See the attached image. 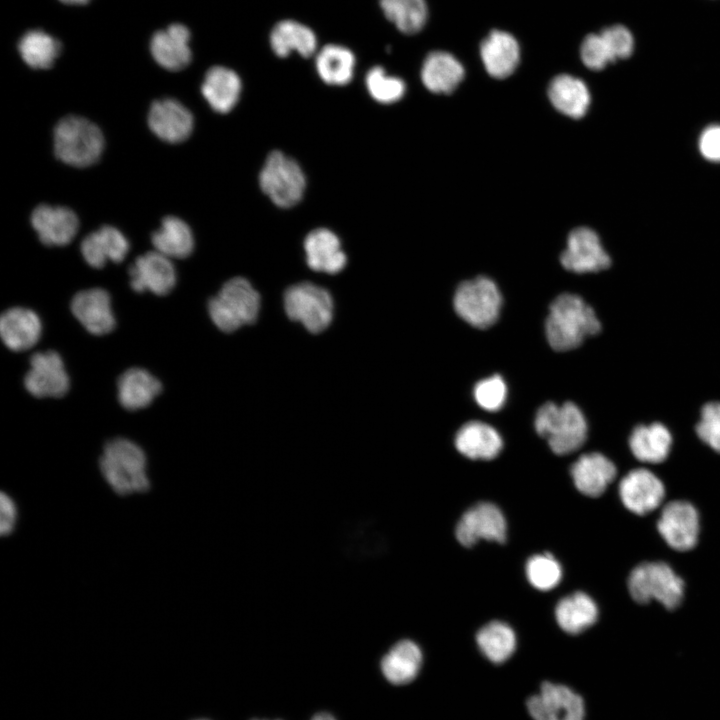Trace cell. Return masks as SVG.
<instances>
[{"instance_id":"ffe728a7","label":"cell","mask_w":720,"mask_h":720,"mask_svg":"<svg viewBox=\"0 0 720 720\" xmlns=\"http://www.w3.org/2000/svg\"><path fill=\"white\" fill-rule=\"evenodd\" d=\"M31 223L40 241L47 246H64L78 231L76 214L67 207L39 205L31 215Z\"/></svg>"},{"instance_id":"f1b7e54d","label":"cell","mask_w":720,"mask_h":720,"mask_svg":"<svg viewBox=\"0 0 720 720\" xmlns=\"http://www.w3.org/2000/svg\"><path fill=\"white\" fill-rule=\"evenodd\" d=\"M457 450L470 459L490 460L498 456L503 447L500 434L480 421L465 423L456 433Z\"/></svg>"},{"instance_id":"cb8c5ba5","label":"cell","mask_w":720,"mask_h":720,"mask_svg":"<svg viewBox=\"0 0 720 720\" xmlns=\"http://www.w3.org/2000/svg\"><path fill=\"white\" fill-rule=\"evenodd\" d=\"M481 59L489 75L497 79L510 76L520 60V48L510 33L493 30L482 41Z\"/></svg>"},{"instance_id":"4316f807","label":"cell","mask_w":720,"mask_h":720,"mask_svg":"<svg viewBox=\"0 0 720 720\" xmlns=\"http://www.w3.org/2000/svg\"><path fill=\"white\" fill-rule=\"evenodd\" d=\"M161 391V382L144 368H130L117 381L119 403L130 411L146 408Z\"/></svg>"},{"instance_id":"9c48e42d","label":"cell","mask_w":720,"mask_h":720,"mask_svg":"<svg viewBox=\"0 0 720 720\" xmlns=\"http://www.w3.org/2000/svg\"><path fill=\"white\" fill-rule=\"evenodd\" d=\"M284 308L291 320L302 323L311 333L325 330L333 317L330 293L310 282L289 287L284 294Z\"/></svg>"},{"instance_id":"6da1fadb","label":"cell","mask_w":720,"mask_h":720,"mask_svg":"<svg viewBox=\"0 0 720 720\" xmlns=\"http://www.w3.org/2000/svg\"><path fill=\"white\" fill-rule=\"evenodd\" d=\"M600 329L601 324L594 310L578 295L560 294L549 306L545 331L548 343L554 350L574 349Z\"/></svg>"},{"instance_id":"ab89813d","label":"cell","mask_w":720,"mask_h":720,"mask_svg":"<svg viewBox=\"0 0 720 720\" xmlns=\"http://www.w3.org/2000/svg\"><path fill=\"white\" fill-rule=\"evenodd\" d=\"M386 18L405 34H415L425 25L428 7L425 0H379Z\"/></svg>"},{"instance_id":"7402d4cb","label":"cell","mask_w":720,"mask_h":720,"mask_svg":"<svg viewBox=\"0 0 720 720\" xmlns=\"http://www.w3.org/2000/svg\"><path fill=\"white\" fill-rule=\"evenodd\" d=\"M42 323L36 312L12 307L0 318V336L5 346L15 352L32 348L40 339Z\"/></svg>"},{"instance_id":"74e56055","label":"cell","mask_w":720,"mask_h":720,"mask_svg":"<svg viewBox=\"0 0 720 720\" xmlns=\"http://www.w3.org/2000/svg\"><path fill=\"white\" fill-rule=\"evenodd\" d=\"M476 642L482 654L495 664L505 662L516 649L513 629L501 621H492L483 626L476 634Z\"/></svg>"},{"instance_id":"5bb4252c","label":"cell","mask_w":720,"mask_h":720,"mask_svg":"<svg viewBox=\"0 0 720 720\" xmlns=\"http://www.w3.org/2000/svg\"><path fill=\"white\" fill-rule=\"evenodd\" d=\"M658 531L666 543L677 551L692 549L698 540L699 515L686 501H673L662 510L657 523Z\"/></svg>"},{"instance_id":"8992f818","label":"cell","mask_w":720,"mask_h":720,"mask_svg":"<svg viewBox=\"0 0 720 720\" xmlns=\"http://www.w3.org/2000/svg\"><path fill=\"white\" fill-rule=\"evenodd\" d=\"M628 589L638 603L657 600L667 609L673 610L683 599L684 582L668 564L644 562L631 571Z\"/></svg>"},{"instance_id":"4dcf8cb0","label":"cell","mask_w":720,"mask_h":720,"mask_svg":"<svg viewBox=\"0 0 720 720\" xmlns=\"http://www.w3.org/2000/svg\"><path fill=\"white\" fill-rule=\"evenodd\" d=\"M241 87V80L233 70L214 66L206 72L201 90L214 111L227 113L238 102Z\"/></svg>"},{"instance_id":"30bf717a","label":"cell","mask_w":720,"mask_h":720,"mask_svg":"<svg viewBox=\"0 0 720 720\" xmlns=\"http://www.w3.org/2000/svg\"><path fill=\"white\" fill-rule=\"evenodd\" d=\"M529 714L534 720H584L585 706L582 697L562 684L544 682L539 692L527 701Z\"/></svg>"},{"instance_id":"836d02e7","label":"cell","mask_w":720,"mask_h":720,"mask_svg":"<svg viewBox=\"0 0 720 720\" xmlns=\"http://www.w3.org/2000/svg\"><path fill=\"white\" fill-rule=\"evenodd\" d=\"M672 436L661 423L639 425L629 438L633 455L642 462L660 463L664 461L671 448Z\"/></svg>"},{"instance_id":"5b68a950","label":"cell","mask_w":720,"mask_h":720,"mask_svg":"<svg viewBox=\"0 0 720 720\" xmlns=\"http://www.w3.org/2000/svg\"><path fill=\"white\" fill-rule=\"evenodd\" d=\"M260 309V295L242 277L227 281L208 303L212 322L223 332H233L253 323Z\"/></svg>"},{"instance_id":"ba28073f","label":"cell","mask_w":720,"mask_h":720,"mask_svg":"<svg viewBox=\"0 0 720 720\" xmlns=\"http://www.w3.org/2000/svg\"><path fill=\"white\" fill-rule=\"evenodd\" d=\"M456 313L476 328H488L498 319L502 295L493 280L478 276L462 282L456 289L454 300Z\"/></svg>"},{"instance_id":"f35d334b","label":"cell","mask_w":720,"mask_h":720,"mask_svg":"<svg viewBox=\"0 0 720 720\" xmlns=\"http://www.w3.org/2000/svg\"><path fill=\"white\" fill-rule=\"evenodd\" d=\"M23 61L33 69L50 68L61 51L60 43L42 30L26 32L18 43Z\"/></svg>"},{"instance_id":"83f0119b","label":"cell","mask_w":720,"mask_h":720,"mask_svg":"<svg viewBox=\"0 0 720 720\" xmlns=\"http://www.w3.org/2000/svg\"><path fill=\"white\" fill-rule=\"evenodd\" d=\"M423 662L420 647L410 639L397 641L381 658L380 670L390 683L403 685L418 675Z\"/></svg>"},{"instance_id":"f907efd6","label":"cell","mask_w":720,"mask_h":720,"mask_svg":"<svg viewBox=\"0 0 720 720\" xmlns=\"http://www.w3.org/2000/svg\"><path fill=\"white\" fill-rule=\"evenodd\" d=\"M197 720H207V719H197Z\"/></svg>"},{"instance_id":"2e32d148","label":"cell","mask_w":720,"mask_h":720,"mask_svg":"<svg viewBox=\"0 0 720 720\" xmlns=\"http://www.w3.org/2000/svg\"><path fill=\"white\" fill-rule=\"evenodd\" d=\"M130 286L138 293L157 296L170 293L176 284V270L170 258L153 251L140 255L129 267Z\"/></svg>"},{"instance_id":"d6986e66","label":"cell","mask_w":720,"mask_h":720,"mask_svg":"<svg viewBox=\"0 0 720 720\" xmlns=\"http://www.w3.org/2000/svg\"><path fill=\"white\" fill-rule=\"evenodd\" d=\"M148 124L158 138L169 143H179L190 136L193 116L183 104L167 98L152 103Z\"/></svg>"},{"instance_id":"1f68e13d","label":"cell","mask_w":720,"mask_h":720,"mask_svg":"<svg viewBox=\"0 0 720 720\" xmlns=\"http://www.w3.org/2000/svg\"><path fill=\"white\" fill-rule=\"evenodd\" d=\"M548 96L559 112L574 119L583 117L590 105L585 83L568 74L558 75L550 82Z\"/></svg>"},{"instance_id":"4fadbf2b","label":"cell","mask_w":720,"mask_h":720,"mask_svg":"<svg viewBox=\"0 0 720 720\" xmlns=\"http://www.w3.org/2000/svg\"><path fill=\"white\" fill-rule=\"evenodd\" d=\"M24 386L37 398L64 396L69 390L70 380L61 356L52 350L33 354Z\"/></svg>"},{"instance_id":"9a60e30c","label":"cell","mask_w":720,"mask_h":720,"mask_svg":"<svg viewBox=\"0 0 720 720\" xmlns=\"http://www.w3.org/2000/svg\"><path fill=\"white\" fill-rule=\"evenodd\" d=\"M560 260L565 269L576 273L597 272L611 264L598 235L587 227L576 228L569 234Z\"/></svg>"},{"instance_id":"7a4b0ae2","label":"cell","mask_w":720,"mask_h":720,"mask_svg":"<svg viewBox=\"0 0 720 720\" xmlns=\"http://www.w3.org/2000/svg\"><path fill=\"white\" fill-rule=\"evenodd\" d=\"M100 471L115 493L120 496L149 490L147 460L142 448L125 438L108 441L99 460Z\"/></svg>"},{"instance_id":"d6a6232c","label":"cell","mask_w":720,"mask_h":720,"mask_svg":"<svg viewBox=\"0 0 720 720\" xmlns=\"http://www.w3.org/2000/svg\"><path fill=\"white\" fill-rule=\"evenodd\" d=\"M559 627L569 634H579L591 627L598 618V607L584 592H574L559 600L555 607Z\"/></svg>"},{"instance_id":"7c38bea8","label":"cell","mask_w":720,"mask_h":720,"mask_svg":"<svg viewBox=\"0 0 720 720\" xmlns=\"http://www.w3.org/2000/svg\"><path fill=\"white\" fill-rule=\"evenodd\" d=\"M458 542L471 547L478 540L485 539L504 543L507 524L502 511L493 503L480 502L464 512L455 530Z\"/></svg>"},{"instance_id":"bcb514c9","label":"cell","mask_w":720,"mask_h":720,"mask_svg":"<svg viewBox=\"0 0 720 720\" xmlns=\"http://www.w3.org/2000/svg\"><path fill=\"white\" fill-rule=\"evenodd\" d=\"M1 522H0V532L2 536H7L12 533V531L15 528L16 520H17V509L16 504L13 501V499L5 494L4 492L1 493Z\"/></svg>"},{"instance_id":"ac0fdd59","label":"cell","mask_w":720,"mask_h":720,"mask_svg":"<svg viewBox=\"0 0 720 720\" xmlns=\"http://www.w3.org/2000/svg\"><path fill=\"white\" fill-rule=\"evenodd\" d=\"M71 311L81 325L93 335L110 333L116 325L109 293L102 288L79 291L72 298Z\"/></svg>"},{"instance_id":"ee69618b","label":"cell","mask_w":720,"mask_h":720,"mask_svg":"<svg viewBox=\"0 0 720 720\" xmlns=\"http://www.w3.org/2000/svg\"><path fill=\"white\" fill-rule=\"evenodd\" d=\"M696 431L703 442L720 453V402L703 406Z\"/></svg>"},{"instance_id":"e575fe53","label":"cell","mask_w":720,"mask_h":720,"mask_svg":"<svg viewBox=\"0 0 720 720\" xmlns=\"http://www.w3.org/2000/svg\"><path fill=\"white\" fill-rule=\"evenodd\" d=\"M270 45L279 57L297 51L303 57L311 56L317 48L315 33L306 25L294 20L278 22L270 33Z\"/></svg>"},{"instance_id":"277c9868","label":"cell","mask_w":720,"mask_h":720,"mask_svg":"<svg viewBox=\"0 0 720 720\" xmlns=\"http://www.w3.org/2000/svg\"><path fill=\"white\" fill-rule=\"evenodd\" d=\"M103 148L102 132L83 117H64L54 129L55 155L68 165L90 166L100 158Z\"/></svg>"},{"instance_id":"681fc988","label":"cell","mask_w":720,"mask_h":720,"mask_svg":"<svg viewBox=\"0 0 720 720\" xmlns=\"http://www.w3.org/2000/svg\"><path fill=\"white\" fill-rule=\"evenodd\" d=\"M252 720H269V719H252ZM274 720H281V719H274Z\"/></svg>"},{"instance_id":"8fae6325","label":"cell","mask_w":720,"mask_h":720,"mask_svg":"<svg viewBox=\"0 0 720 720\" xmlns=\"http://www.w3.org/2000/svg\"><path fill=\"white\" fill-rule=\"evenodd\" d=\"M633 48L631 32L623 25H613L587 35L580 47V57L589 69L601 70L609 63L629 57Z\"/></svg>"},{"instance_id":"7dc6e473","label":"cell","mask_w":720,"mask_h":720,"mask_svg":"<svg viewBox=\"0 0 720 720\" xmlns=\"http://www.w3.org/2000/svg\"><path fill=\"white\" fill-rule=\"evenodd\" d=\"M311 720H337L333 714L327 711H321L315 713Z\"/></svg>"},{"instance_id":"d590c367","label":"cell","mask_w":720,"mask_h":720,"mask_svg":"<svg viewBox=\"0 0 720 720\" xmlns=\"http://www.w3.org/2000/svg\"><path fill=\"white\" fill-rule=\"evenodd\" d=\"M151 239L156 251L168 258H186L194 248L191 229L175 216L165 217Z\"/></svg>"},{"instance_id":"d4e9b609","label":"cell","mask_w":720,"mask_h":720,"mask_svg":"<svg viewBox=\"0 0 720 720\" xmlns=\"http://www.w3.org/2000/svg\"><path fill=\"white\" fill-rule=\"evenodd\" d=\"M129 251L126 237L112 226H103L87 235L81 243V253L93 268H102L108 262L119 263Z\"/></svg>"},{"instance_id":"484cf974","label":"cell","mask_w":720,"mask_h":720,"mask_svg":"<svg viewBox=\"0 0 720 720\" xmlns=\"http://www.w3.org/2000/svg\"><path fill=\"white\" fill-rule=\"evenodd\" d=\"M308 266L318 272L335 274L346 265L339 238L326 228L311 231L304 241Z\"/></svg>"},{"instance_id":"f546056e","label":"cell","mask_w":720,"mask_h":720,"mask_svg":"<svg viewBox=\"0 0 720 720\" xmlns=\"http://www.w3.org/2000/svg\"><path fill=\"white\" fill-rule=\"evenodd\" d=\"M464 68L450 53L434 51L427 55L421 69V80L434 93H451L463 80Z\"/></svg>"},{"instance_id":"3957f363","label":"cell","mask_w":720,"mask_h":720,"mask_svg":"<svg viewBox=\"0 0 720 720\" xmlns=\"http://www.w3.org/2000/svg\"><path fill=\"white\" fill-rule=\"evenodd\" d=\"M535 429L558 455L576 451L585 443L587 437L585 417L572 402H565L560 406L553 402L543 404L535 416Z\"/></svg>"},{"instance_id":"603a6c76","label":"cell","mask_w":720,"mask_h":720,"mask_svg":"<svg viewBox=\"0 0 720 720\" xmlns=\"http://www.w3.org/2000/svg\"><path fill=\"white\" fill-rule=\"evenodd\" d=\"M616 472L614 463L598 452L581 455L570 468L574 485L588 497L602 495Z\"/></svg>"},{"instance_id":"7bdbcfd3","label":"cell","mask_w":720,"mask_h":720,"mask_svg":"<svg viewBox=\"0 0 720 720\" xmlns=\"http://www.w3.org/2000/svg\"><path fill=\"white\" fill-rule=\"evenodd\" d=\"M506 394V384L500 375L481 380L474 387L476 402L489 411L500 409L505 402Z\"/></svg>"},{"instance_id":"f6af8a7d","label":"cell","mask_w":720,"mask_h":720,"mask_svg":"<svg viewBox=\"0 0 720 720\" xmlns=\"http://www.w3.org/2000/svg\"><path fill=\"white\" fill-rule=\"evenodd\" d=\"M699 150L707 160L720 162V125L704 129L699 138Z\"/></svg>"},{"instance_id":"c3c4849f","label":"cell","mask_w":720,"mask_h":720,"mask_svg":"<svg viewBox=\"0 0 720 720\" xmlns=\"http://www.w3.org/2000/svg\"><path fill=\"white\" fill-rule=\"evenodd\" d=\"M64 4L68 5H84L87 4L90 0H59Z\"/></svg>"},{"instance_id":"b9f144b4","label":"cell","mask_w":720,"mask_h":720,"mask_svg":"<svg viewBox=\"0 0 720 720\" xmlns=\"http://www.w3.org/2000/svg\"><path fill=\"white\" fill-rule=\"evenodd\" d=\"M526 575L533 587L548 591L559 584L562 568L552 554H537L528 559Z\"/></svg>"},{"instance_id":"52a82bcc","label":"cell","mask_w":720,"mask_h":720,"mask_svg":"<svg viewBox=\"0 0 720 720\" xmlns=\"http://www.w3.org/2000/svg\"><path fill=\"white\" fill-rule=\"evenodd\" d=\"M259 185L275 205L289 208L301 200L306 180L295 160L281 151H273L261 169Z\"/></svg>"},{"instance_id":"60d3db41","label":"cell","mask_w":720,"mask_h":720,"mask_svg":"<svg viewBox=\"0 0 720 720\" xmlns=\"http://www.w3.org/2000/svg\"><path fill=\"white\" fill-rule=\"evenodd\" d=\"M365 83L371 97L382 104L397 102L406 90L402 79L388 75L380 66H375L367 72Z\"/></svg>"},{"instance_id":"8d00e7d4","label":"cell","mask_w":720,"mask_h":720,"mask_svg":"<svg viewBox=\"0 0 720 720\" xmlns=\"http://www.w3.org/2000/svg\"><path fill=\"white\" fill-rule=\"evenodd\" d=\"M315 65L318 75L325 83L343 86L353 77L355 57L348 48L329 44L319 51Z\"/></svg>"},{"instance_id":"e0dca14e","label":"cell","mask_w":720,"mask_h":720,"mask_svg":"<svg viewBox=\"0 0 720 720\" xmlns=\"http://www.w3.org/2000/svg\"><path fill=\"white\" fill-rule=\"evenodd\" d=\"M619 495L627 509L635 514L645 515L662 503L665 488L655 474L639 468L630 471L621 480Z\"/></svg>"},{"instance_id":"44dd1931","label":"cell","mask_w":720,"mask_h":720,"mask_svg":"<svg viewBox=\"0 0 720 720\" xmlns=\"http://www.w3.org/2000/svg\"><path fill=\"white\" fill-rule=\"evenodd\" d=\"M189 41L188 28L183 24L175 23L153 34L150 51L160 66L170 71H179L191 62Z\"/></svg>"}]
</instances>
